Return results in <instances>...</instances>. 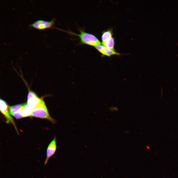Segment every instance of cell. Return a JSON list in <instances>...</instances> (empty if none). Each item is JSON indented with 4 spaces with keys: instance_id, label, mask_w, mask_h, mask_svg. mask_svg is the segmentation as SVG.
Instances as JSON below:
<instances>
[{
    "instance_id": "1",
    "label": "cell",
    "mask_w": 178,
    "mask_h": 178,
    "mask_svg": "<svg viewBox=\"0 0 178 178\" xmlns=\"http://www.w3.org/2000/svg\"><path fill=\"white\" fill-rule=\"evenodd\" d=\"M30 116L47 119L53 123L56 121L50 115L45 103L42 99L34 108Z\"/></svg>"
},
{
    "instance_id": "2",
    "label": "cell",
    "mask_w": 178,
    "mask_h": 178,
    "mask_svg": "<svg viewBox=\"0 0 178 178\" xmlns=\"http://www.w3.org/2000/svg\"><path fill=\"white\" fill-rule=\"evenodd\" d=\"M76 35L80 38L82 43L94 46L101 44L100 41L92 34L81 31L80 34Z\"/></svg>"
},
{
    "instance_id": "3",
    "label": "cell",
    "mask_w": 178,
    "mask_h": 178,
    "mask_svg": "<svg viewBox=\"0 0 178 178\" xmlns=\"http://www.w3.org/2000/svg\"><path fill=\"white\" fill-rule=\"evenodd\" d=\"M8 105L4 100L0 99V110L1 112L3 115L6 118L7 121L6 122L8 123H11L18 132V131L16 128L15 122L13 118L11 116L9 111L8 110Z\"/></svg>"
},
{
    "instance_id": "4",
    "label": "cell",
    "mask_w": 178,
    "mask_h": 178,
    "mask_svg": "<svg viewBox=\"0 0 178 178\" xmlns=\"http://www.w3.org/2000/svg\"><path fill=\"white\" fill-rule=\"evenodd\" d=\"M55 20H52L50 21L42 20H39L29 25V26L38 30H44L51 28L53 26Z\"/></svg>"
},
{
    "instance_id": "5",
    "label": "cell",
    "mask_w": 178,
    "mask_h": 178,
    "mask_svg": "<svg viewBox=\"0 0 178 178\" xmlns=\"http://www.w3.org/2000/svg\"><path fill=\"white\" fill-rule=\"evenodd\" d=\"M56 138L55 136L52 141L48 145L46 150V157L44 163L46 165L50 158L55 153L57 150Z\"/></svg>"
},
{
    "instance_id": "6",
    "label": "cell",
    "mask_w": 178,
    "mask_h": 178,
    "mask_svg": "<svg viewBox=\"0 0 178 178\" xmlns=\"http://www.w3.org/2000/svg\"><path fill=\"white\" fill-rule=\"evenodd\" d=\"M95 47L101 53L108 56H110L113 55H119L120 54L119 53L109 49L104 46L99 45Z\"/></svg>"
},
{
    "instance_id": "7",
    "label": "cell",
    "mask_w": 178,
    "mask_h": 178,
    "mask_svg": "<svg viewBox=\"0 0 178 178\" xmlns=\"http://www.w3.org/2000/svg\"><path fill=\"white\" fill-rule=\"evenodd\" d=\"M42 99L38 96L30 98L27 100V103L30 107L34 109L41 101Z\"/></svg>"
},
{
    "instance_id": "8",
    "label": "cell",
    "mask_w": 178,
    "mask_h": 178,
    "mask_svg": "<svg viewBox=\"0 0 178 178\" xmlns=\"http://www.w3.org/2000/svg\"><path fill=\"white\" fill-rule=\"evenodd\" d=\"M102 44L104 46L114 51V40L113 37H111L107 40L102 42Z\"/></svg>"
},
{
    "instance_id": "9",
    "label": "cell",
    "mask_w": 178,
    "mask_h": 178,
    "mask_svg": "<svg viewBox=\"0 0 178 178\" xmlns=\"http://www.w3.org/2000/svg\"><path fill=\"white\" fill-rule=\"evenodd\" d=\"M24 105V104H18L9 107V109L10 114L12 115L19 110L23 107Z\"/></svg>"
},
{
    "instance_id": "10",
    "label": "cell",
    "mask_w": 178,
    "mask_h": 178,
    "mask_svg": "<svg viewBox=\"0 0 178 178\" xmlns=\"http://www.w3.org/2000/svg\"><path fill=\"white\" fill-rule=\"evenodd\" d=\"M33 109L29 106L27 103H24L23 106V111L25 117L30 116Z\"/></svg>"
},
{
    "instance_id": "11",
    "label": "cell",
    "mask_w": 178,
    "mask_h": 178,
    "mask_svg": "<svg viewBox=\"0 0 178 178\" xmlns=\"http://www.w3.org/2000/svg\"><path fill=\"white\" fill-rule=\"evenodd\" d=\"M23 106L19 110L14 113L12 115L17 119H20L25 117L23 111Z\"/></svg>"
},
{
    "instance_id": "12",
    "label": "cell",
    "mask_w": 178,
    "mask_h": 178,
    "mask_svg": "<svg viewBox=\"0 0 178 178\" xmlns=\"http://www.w3.org/2000/svg\"><path fill=\"white\" fill-rule=\"evenodd\" d=\"M112 33L111 31H107L105 32L102 36V42L105 41L111 37Z\"/></svg>"
},
{
    "instance_id": "13",
    "label": "cell",
    "mask_w": 178,
    "mask_h": 178,
    "mask_svg": "<svg viewBox=\"0 0 178 178\" xmlns=\"http://www.w3.org/2000/svg\"><path fill=\"white\" fill-rule=\"evenodd\" d=\"M38 96L36 94L30 90L29 91L28 94L27 100H29L31 98Z\"/></svg>"
},
{
    "instance_id": "14",
    "label": "cell",
    "mask_w": 178,
    "mask_h": 178,
    "mask_svg": "<svg viewBox=\"0 0 178 178\" xmlns=\"http://www.w3.org/2000/svg\"><path fill=\"white\" fill-rule=\"evenodd\" d=\"M109 109H110V110L112 111H113L114 110H118L117 108V107H115L111 108H109Z\"/></svg>"
},
{
    "instance_id": "15",
    "label": "cell",
    "mask_w": 178,
    "mask_h": 178,
    "mask_svg": "<svg viewBox=\"0 0 178 178\" xmlns=\"http://www.w3.org/2000/svg\"><path fill=\"white\" fill-rule=\"evenodd\" d=\"M147 149H150V148H149V147H148V146H147Z\"/></svg>"
}]
</instances>
